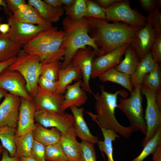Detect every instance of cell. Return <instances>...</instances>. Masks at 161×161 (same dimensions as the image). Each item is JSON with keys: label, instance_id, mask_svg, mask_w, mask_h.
I'll return each mask as SVG.
<instances>
[{"label": "cell", "instance_id": "cell-57", "mask_svg": "<svg viewBox=\"0 0 161 161\" xmlns=\"http://www.w3.org/2000/svg\"></svg>", "mask_w": 161, "mask_h": 161}, {"label": "cell", "instance_id": "cell-35", "mask_svg": "<svg viewBox=\"0 0 161 161\" xmlns=\"http://www.w3.org/2000/svg\"><path fill=\"white\" fill-rule=\"evenodd\" d=\"M160 65L156 63L153 69L145 77L142 83L155 91L161 90Z\"/></svg>", "mask_w": 161, "mask_h": 161}, {"label": "cell", "instance_id": "cell-4", "mask_svg": "<svg viewBox=\"0 0 161 161\" xmlns=\"http://www.w3.org/2000/svg\"><path fill=\"white\" fill-rule=\"evenodd\" d=\"M64 32L56 27L44 31L24 46L23 49L38 57L41 62L63 60L65 51L62 47Z\"/></svg>", "mask_w": 161, "mask_h": 161}, {"label": "cell", "instance_id": "cell-50", "mask_svg": "<svg viewBox=\"0 0 161 161\" xmlns=\"http://www.w3.org/2000/svg\"><path fill=\"white\" fill-rule=\"evenodd\" d=\"M10 30V26L8 24H1L0 25V33L2 34L8 33Z\"/></svg>", "mask_w": 161, "mask_h": 161}, {"label": "cell", "instance_id": "cell-24", "mask_svg": "<svg viewBox=\"0 0 161 161\" xmlns=\"http://www.w3.org/2000/svg\"><path fill=\"white\" fill-rule=\"evenodd\" d=\"M156 63L151 51L140 61L135 72L130 76L133 89L142 84L144 78L153 69Z\"/></svg>", "mask_w": 161, "mask_h": 161}, {"label": "cell", "instance_id": "cell-32", "mask_svg": "<svg viewBox=\"0 0 161 161\" xmlns=\"http://www.w3.org/2000/svg\"><path fill=\"white\" fill-rule=\"evenodd\" d=\"M86 0H74L70 6H64L66 16L73 20H78L85 17L86 11Z\"/></svg>", "mask_w": 161, "mask_h": 161}, {"label": "cell", "instance_id": "cell-9", "mask_svg": "<svg viewBox=\"0 0 161 161\" xmlns=\"http://www.w3.org/2000/svg\"><path fill=\"white\" fill-rule=\"evenodd\" d=\"M8 24L10 26L7 34L10 38L16 44L23 46L41 32L49 28L19 22L12 15L7 17Z\"/></svg>", "mask_w": 161, "mask_h": 161}, {"label": "cell", "instance_id": "cell-6", "mask_svg": "<svg viewBox=\"0 0 161 161\" xmlns=\"http://www.w3.org/2000/svg\"><path fill=\"white\" fill-rule=\"evenodd\" d=\"M141 85L133 88L129 97L120 98L117 108L128 119L134 132L140 131L145 135L147 126L143 115Z\"/></svg>", "mask_w": 161, "mask_h": 161}, {"label": "cell", "instance_id": "cell-34", "mask_svg": "<svg viewBox=\"0 0 161 161\" xmlns=\"http://www.w3.org/2000/svg\"><path fill=\"white\" fill-rule=\"evenodd\" d=\"M62 65V63L60 61L47 63L41 62L40 76L48 80L56 81Z\"/></svg>", "mask_w": 161, "mask_h": 161}, {"label": "cell", "instance_id": "cell-25", "mask_svg": "<svg viewBox=\"0 0 161 161\" xmlns=\"http://www.w3.org/2000/svg\"><path fill=\"white\" fill-rule=\"evenodd\" d=\"M32 132L34 140L45 146L59 142L61 136L57 128L47 129L37 123Z\"/></svg>", "mask_w": 161, "mask_h": 161}, {"label": "cell", "instance_id": "cell-14", "mask_svg": "<svg viewBox=\"0 0 161 161\" xmlns=\"http://www.w3.org/2000/svg\"><path fill=\"white\" fill-rule=\"evenodd\" d=\"M33 100L36 111L44 110L59 114L65 113L62 108L64 100L62 94L45 91L38 85Z\"/></svg>", "mask_w": 161, "mask_h": 161}, {"label": "cell", "instance_id": "cell-55", "mask_svg": "<svg viewBox=\"0 0 161 161\" xmlns=\"http://www.w3.org/2000/svg\"><path fill=\"white\" fill-rule=\"evenodd\" d=\"M4 148L2 145L0 144V155L1 153L4 151Z\"/></svg>", "mask_w": 161, "mask_h": 161}, {"label": "cell", "instance_id": "cell-15", "mask_svg": "<svg viewBox=\"0 0 161 161\" xmlns=\"http://www.w3.org/2000/svg\"><path fill=\"white\" fill-rule=\"evenodd\" d=\"M20 97L8 93L0 104V127L8 126L17 129Z\"/></svg>", "mask_w": 161, "mask_h": 161}, {"label": "cell", "instance_id": "cell-53", "mask_svg": "<svg viewBox=\"0 0 161 161\" xmlns=\"http://www.w3.org/2000/svg\"><path fill=\"white\" fill-rule=\"evenodd\" d=\"M74 1V0H61L63 5L66 7H69L71 5Z\"/></svg>", "mask_w": 161, "mask_h": 161}, {"label": "cell", "instance_id": "cell-28", "mask_svg": "<svg viewBox=\"0 0 161 161\" xmlns=\"http://www.w3.org/2000/svg\"><path fill=\"white\" fill-rule=\"evenodd\" d=\"M22 47L14 42L7 33L2 34L0 33V63L16 57Z\"/></svg>", "mask_w": 161, "mask_h": 161}, {"label": "cell", "instance_id": "cell-56", "mask_svg": "<svg viewBox=\"0 0 161 161\" xmlns=\"http://www.w3.org/2000/svg\"><path fill=\"white\" fill-rule=\"evenodd\" d=\"M1 24H0V25Z\"/></svg>", "mask_w": 161, "mask_h": 161}, {"label": "cell", "instance_id": "cell-20", "mask_svg": "<svg viewBox=\"0 0 161 161\" xmlns=\"http://www.w3.org/2000/svg\"><path fill=\"white\" fill-rule=\"evenodd\" d=\"M12 16L15 19L20 22L49 28L52 27V23L44 19L34 8L28 4L19 5L18 9Z\"/></svg>", "mask_w": 161, "mask_h": 161}, {"label": "cell", "instance_id": "cell-52", "mask_svg": "<svg viewBox=\"0 0 161 161\" xmlns=\"http://www.w3.org/2000/svg\"><path fill=\"white\" fill-rule=\"evenodd\" d=\"M3 8L6 11L8 12L7 4L6 0H0V10H2Z\"/></svg>", "mask_w": 161, "mask_h": 161}, {"label": "cell", "instance_id": "cell-42", "mask_svg": "<svg viewBox=\"0 0 161 161\" xmlns=\"http://www.w3.org/2000/svg\"><path fill=\"white\" fill-rule=\"evenodd\" d=\"M38 85L44 90L55 93L57 88V81H52L40 76L38 80Z\"/></svg>", "mask_w": 161, "mask_h": 161}, {"label": "cell", "instance_id": "cell-17", "mask_svg": "<svg viewBox=\"0 0 161 161\" xmlns=\"http://www.w3.org/2000/svg\"><path fill=\"white\" fill-rule=\"evenodd\" d=\"M129 44L127 43L110 53L95 58L92 61L91 78L95 79L103 72L118 65Z\"/></svg>", "mask_w": 161, "mask_h": 161}, {"label": "cell", "instance_id": "cell-38", "mask_svg": "<svg viewBox=\"0 0 161 161\" xmlns=\"http://www.w3.org/2000/svg\"><path fill=\"white\" fill-rule=\"evenodd\" d=\"M86 11L85 17H91L105 20V16L103 8L95 1L86 0Z\"/></svg>", "mask_w": 161, "mask_h": 161}, {"label": "cell", "instance_id": "cell-12", "mask_svg": "<svg viewBox=\"0 0 161 161\" xmlns=\"http://www.w3.org/2000/svg\"><path fill=\"white\" fill-rule=\"evenodd\" d=\"M35 120L45 127H55L61 133L73 126L74 119L73 115L68 113L59 114L44 110L35 111Z\"/></svg>", "mask_w": 161, "mask_h": 161}, {"label": "cell", "instance_id": "cell-31", "mask_svg": "<svg viewBox=\"0 0 161 161\" xmlns=\"http://www.w3.org/2000/svg\"><path fill=\"white\" fill-rule=\"evenodd\" d=\"M104 137V140H98L97 144L100 150L104 152L107 157V161H114L113 157L112 142L120 136L114 131L99 126Z\"/></svg>", "mask_w": 161, "mask_h": 161}, {"label": "cell", "instance_id": "cell-54", "mask_svg": "<svg viewBox=\"0 0 161 161\" xmlns=\"http://www.w3.org/2000/svg\"><path fill=\"white\" fill-rule=\"evenodd\" d=\"M8 93L6 90L0 87V100L2 98L4 97Z\"/></svg>", "mask_w": 161, "mask_h": 161}, {"label": "cell", "instance_id": "cell-23", "mask_svg": "<svg viewBox=\"0 0 161 161\" xmlns=\"http://www.w3.org/2000/svg\"><path fill=\"white\" fill-rule=\"evenodd\" d=\"M82 74L80 69L72 63L60 70L57 81V88L55 93L63 94L66 87L73 81L80 80Z\"/></svg>", "mask_w": 161, "mask_h": 161}, {"label": "cell", "instance_id": "cell-43", "mask_svg": "<svg viewBox=\"0 0 161 161\" xmlns=\"http://www.w3.org/2000/svg\"><path fill=\"white\" fill-rule=\"evenodd\" d=\"M141 7L149 12L157 7V0H139Z\"/></svg>", "mask_w": 161, "mask_h": 161}, {"label": "cell", "instance_id": "cell-51", "mask_svg": "<svg viewBox=\"0 0 161 161\" xmlns=\"http://www.w3.org/2000/svg\"><path fill=\"white\" fill-rule=\"evenodd\" d=\"M20 161H38L35 158L30 155L27 157H21L20 158Z\"/></svg>", "mask_w": 161, "mask_h": 161}, {"label": "cell", "instance_id": "cell-45", "mask_svg": "<svg viewBox=\"0 0 161 161\" xmlns=\"http://www.w3.org/2000/svg\"><path fill=\"white\" fill-rule=\"evenodd\" d=\"M121 0H97L95 1L100 7L104 9L108 8L112 5Z\"/></svg>", "mask_w": 161, "mask_h": 161}, {"label": "cell", "instance_id": "cell-8", "mask_svg": "<svg viewBox=\"0 0 161 161\" xmlns=\"http://www.w3.org/2000/svg\"><path fill=\"white\" fill-rule=\"evenodd\" d=\"M103 9L105 13V20L107 22H121L141 28L145 26L147 22L146 17L136 9L131 8L128 0H121L108 8Z\"/></svg>", "mask_w": 161, "mask_h": 161}, {"label": "cell", "instance_id": "cell-27", "mask_svg": "<svg viewBox=\"0 0 161 161\" xmlns=\"http://www.w3.org/2000/svg\"><path fill=\"white\" fill-rule=\"evenodd\" d=\"M124 55V59L114 68L117 71L131 76L135 72L140 60L134 50L130 44Z\"/></svg>", "mask_w": 161, "mask_h": 161}, {"label": "cell", "instance_id": "cell-2", "mask_svg": "<svg viewBox=\"0 0 161 161\" xmlns=\"http://www.w3.org/2000/svg\"><path fill=\"white\" fill-rule=\"evenodd\" d=\"M100 87V92L93 94L96 99L95 108L96 114L88 111L86 113L99 126L111 130L125 138H129L134 132L132 128L130 126L126 127L120 124L115 115L118 96L120 95L123 98L127 97L128 93L123 89L110 93L104 89L103 85Z\"/></svg>", "mask_w": 161, "mask_h": 161}, {"label": "cell", "instance_id": "cell-19", "mask_svg": "<svg viewBox=\"0 0 161 161\" xmlns=\"http://www.w3.org/2000/svg\"><path fill=\"white\" fill-rule=\"evenodd\" d=\"M82 82V80H79L66 87L62 106L63 110L72 106L79 108L86 102L88 97L86 92L81 87Z\"/></svg>", "mask_w": 161, "mask_h": 161}, {"label": "cell", "instance_id": "cell-49", "mask_svg": "<svg viewBox=\"0 0 161 161\" xmlns=\"http://www.w3.org/2000/svg\"><path fill=\"white\" fill-rule=\"evenodd\" d=\"M47 3L55 7H62L63 4L61 0H44Z\"/></svg>", "mask_w": 161, "mask_h": 161}, {"label": "cell", "instance_id": "cell-41", "mask_svg": "<svg viewBox=\"0 0 161 161\" xmlns=\"http://www.w3.org/2000/svg\"><path fill=\"white\" fill-rule=\"evenodd\" d=\"M45 146L34 140L31 156L38 161H45Z\"/></svg>", "mask_w": 161, "mask_h": 161}, {"label": "cell", "instance_id": "cell-33", "mask_svg": "<svg viewBox=\"0 0 161 161\" xmlns=\"http://www.w3.org/2000/svg\"><path fill=\"white\" fill-rule=\"evenodd\" d=\"M161 144V127L159 128L153 137L143 147L140 154L131 161H143L151 154H153Z\"/></svg>", "mask_w": 161, "mask_h": 161}, {"label": "cell", "instance_id": "cell-11", "mask_svg": "<svg viewBox=\"0 0 161 161\" xmlns=\"http://www.w3.org/2000/svg\"><path fill=\"white\" fill-rule=\"evenodd\" d=\"M26 85L24 79L18 72L7 68L0 75V87L20 97L33 100L28 92Z\"/></svg>", "mask_w": 161, "mask_h": 161}, {"label": "cell", "instance_id": "cell-48", "mask_svg": "<svg viewBox=\"0 0 161 161\" xmlns=\"http://www.w3.org/2000/svg\"><path fill=\"white\" fill-rule=\"evenodd\" d=\"M152 161H161V144L153 154Z\"/></svg>", "mask_w": 161, "mask_h": 161}, {"label": "cell", "instance_id": "cell-5", "mask_svg": "<svg viewBox=\"0 0 161 161\" xmlns=\"http://www.w3.org/2000/svg\"><path fill=\"white\" fill-rule=\"evenodd\" d=\"M41 62L38 57L21 49L8 68L20 73L24 79L26 89L33 98L36 95L40 76Z\"/></svg>", "mask_w": 161, "mask_h": 161}, {"label": "cell", "instance_id": "cell-36", "mask_svg": "<svg viewBox=\"0 0 161 161\" xmlns=\"http://www.w3.org/2000/svg\"><path fill=\"white\" fill-rule=\"evenodd\" d=\"M45 159L46 161H68L59 142L45 146Z\"/></svg>", "mask_w": 161, "mask_h": 161}, {"label": "cell", "instance_id": "cell-46", "mask_svg": "<svg viewBox=\"0 0 161 161\" xmlns=\"http://www.w3.org/2000/svg\"><path fill=\"white\" fill-rule=\"evenodd\" d=\"M1 161H20V158L16 157H10L8 151L4 149L2 152V157Z\"/></svg>", "mask_w": 161, "mask_h": 161}, {"label": "cell", "instance_id": "cell-40", "mask_svg": "<svg viewBox=\"0 0 161 161\" xmlns=\"http://www.w3.org/2000/svg\"><path fill=\"white\" fill-rule=\"evenodd\" d=\"M155 61L161 64V33L157 34L155 40L150 51Z\"/></svg>", "mask_w": 161, "mask_h": 161}, {"label": "cell", "instance_id": "cell-22", "mask_svg": "<svg viewBox=\"0 0 161 161\" xmlns=\"http://www.w3.org/2000/svg\"><path fill=\"white\" fill-rule=\"evenodd\" d=\"M28 4L34 8L41 17L51 23L58 22L65 13L63 7H55L41 0H29Z\"/></svg>", "mask_w": 161, "mask_h": 161}, {"label": "cell", "instance_id": "cell-44", "mask_svg": "<svg viewBox=\"0 0 161 161\" xmlns=\"http://www.w3.org/2000/svg\"><path fill=\"white\" fill-rule=\"evenodd\" d=\"M8 10L9 9L13 13L17 11L19 5L26 4L24 0H6Z\"/></svg>", "mask_w": 161, "mask_h": 161}, {"label": "cell", "instance_id": "cell-26", "mask_svg": "<svg viewBox=\"0 0 161 161\" xmlns=\"http://www.w3.org/2000/svg\"><path fill=\"white\" fill-rule=\"evenodd\" d=\"M97 78L103 82L110 81L117 83L125 88L131 93L133 91L130 76L117 71L114 67L103 72Z\"/></svg>", "mask_w": 161, "mask_h": 161}, {"label": "cell", "instance_id": "cell-47", "mask_svg": "<svg viewBox=\"0 0 161 161\" xmlns=\"http://www.w3.org/2000/svg\"><path fill=\"white\" fill-rule=\"evenodd\" d=\"M16 57L13 58L7 61L0 63V75L14 62Z\"/></svg>", "mask_w": 161, "mask_h": 161}, {"label": "cell", "instance_id": "cell-10", "mask_svg": "<svg viewBox=\"0 0 161 161\" xmlns=\"http://www.w3.org/2000/svg\"><path fill=\"white\" fill-rule=\"evenodd\" d=\"M98 53L89 46L78 50L74 56L72 64L78 67L82 74V88L86 92L94 94L89 83L91 78L92 61Z\"/></svg>", "mask_w": 161, "mask_h": 161}, {"label": "cell", "instance_id": "cell-39", "mask_svg": "<svg viewBox=\"0 0 161 161\" xmlns=\"http://www.w3.org/2000/svg\"><path fill=\"white\" fill-rule=\"evenodd\" d=\"M159 9L156 7L148 12L146 17L147 21L152 27L157 34L161 33V13Z\"/></svg>", "mask_w": 161, "mask_h": 161}, {"label": "cell", "instance_id": "cell-29", "mask_svg": "<svg viewBox=\"0 0 161 161\" xmlns=\"http://www.w3.org/2000/svg\"><path fill=\"white\" fill-rule=\"evenodd\" d=\"M34 139L32 132L29 131L18 137H16V148L15 157H21L31 155Z\"/></svg>", "mask_w": 161, "mask_h": 161}, {"label": "cell", "instance_id": "cell-13", "mask_svg": "<svg viewBox=\"0 0 161 161\" xmlns=\"http://www.w3.org/2000/svg\"><path fill=\"white\" fill-rule=\"evenodd\" d=\"M155 30L147 21L143 27L137 30L129 44L141 60L150 51L157 36Z\"/></svg>", "mask_w": 161, "mask_h": 161}, {"label": "cell", "instance_id": "cell-1", "mask_svg": "<svg viewBox=\"0 0 161 161\" xmlns=\"http://www.w3.org/2000/svg\"><path fill=\"white\" fill-rule=\"evenodd\" d=\"M87 18L90 26L89 35L95 40L99 49V56L107 54L129 43L136 32L141 28L121 22L110 23L104 20Z\"/></svg>", "mask_w": 161, "mask_h": 161}, {"label": "cell", "instance_id": "cell-37", "mask_svg": "<svg viewBox=\"0 0 161 161\" xmlns=\"http://www.w3.org/2000/svg\"><path fill=\"white\" fill-rule=\"evenodd\" d=\"M82 161H97L94 144L82 141L80 143Z\"/></svg>", "mask_w": 161, "mask_h": 161}, {"label": "cell", "instance_id": "cell-7", "mask_svg": "<svg viewBox=\"0 0 161 161\" xmlns=\"http://www.w3.org/2000/svg\"><path fill=\"white\" fill-rule=\"evenodd\" d=\"M141 91L147 101L144 117L147 130L142 143L144 147L161 127V90L155 91L142 84Z\"/></svg>", "mask_w": 161, "mask_h": 161}, {"label": "cell", "instance_id": "cell-18", "mask_svg": "<svg viewBox=\"0 0 161 161\" xmlns=\"http://www.w3.org/2000/svg\"><path fill=\"white\" fill-rule=\"evenodd\" d=\"M76 137L73 126L61 133L59 143L68 161H82L80 143L77 140Z\"/></svg>", "mask_w": 161, "mask_h": 161}, {"label": "cell", "instance_id": "cell-16", "mask_svg": "<svg viewBox=\"0 0 161 161\" xmlns=\"http://www.w3.org/2000/svg\"><path fill=\"white\" fill-rule=\"evenodd\" d=\"M36 110L33 100L20 97L17 126L15 134L18 137L34 130Z\"/></svg>", "mask_w": 161, "mask_h": 161}, {"label": "cell", "instance_id": "cell-3", "mask_svg": "<svg viewBox=\"0 0 161 161\" xmlns=\"http://www.w3.org/2000/svg\"><path fill=\"white\" fill-rule=\"evenodd\" d=\"M62 25L64 32L62 47L65 53L61 68L71 64L77 51L86 46L90 47L97 51L99 55V49L95 40L89 35L90 26L87 17L73 20L66 16L63 19Z\"/></svg>", "mask_w": 161, "mask_h": 161}, {"label": "cell", "instance_id": "cell-30", "mask_svg": "<svg viewBox=\"0 0 161 161\" xmlns=\"http://www.w3.org/2000/svg\"><path fill=\"white\" fill-rule=\"evenodd\" d=\"M16 129L8 126L0 127V140L4 148L7 150L10 157H15L16 148L15 134Z\"/></svg>", "mask_w": 161, "mask_h": 161}, {"label": "cell", "instance_id": "cell-21", "mask_svg": "<svg viewBox=\"0 0 161 161\" xmlns=\"http://www.w3.org/2000/svg\"><path fill=\"white\" fill-rule=\"evenodd\" d=\"M70 109L74 119L73 127L77 137L82 141H86L94 144L97 143L99 140V138L94 136L90 132L84 118L83 108L72 106Z\"/></svg>", "mask_w": 161, "mask_h": 161}]
</instances>
